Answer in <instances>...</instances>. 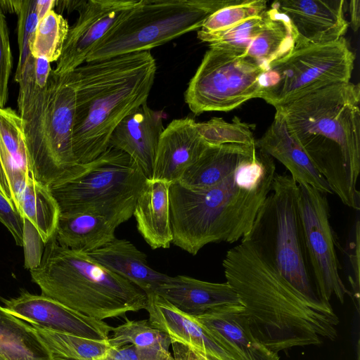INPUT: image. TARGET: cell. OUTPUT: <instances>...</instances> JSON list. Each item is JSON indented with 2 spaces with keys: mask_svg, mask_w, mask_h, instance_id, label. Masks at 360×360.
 Here are the masks:
<instances>
[{
  "mask_svg": "<svg viewBox=\"0 0 360 360\" xmlns=\"http://www.w3.org/2000/svg\"><path fill=\"white\" fill-rule=\"evenodd\" d=\"M255 146L236 143L209 145L183 174L179 182L193 190H204L221 183L256 152Z\"/></svg>",
  "mask_w": 360,
  "mask_h": 360,
  "instance_id": "obj_24",
  "label": "cell"
},
{
  "mask_svg": "<svg viewBox=\"0 0 360 360\" xmlns=\"http://www.w3.org/2000/svg\"><path fill=\"white\" fill-rule=\"evenodd\" d=\"M222 266L251 333L271 352L336 339L339 318L330 302L301 294L248 240L229 249Z\"/></svg>",
  "mask_w": 360,
  "mask_h": 360,
  "instance_id": "obj_1",
  "label": "cell"
},
{
  "mask_svg": "<svg viewBox=\"0 0 360 360\" xmlns=\"http://www.w3.org/2000/svg\"><path fill=\"white\" fill-rule=\"evenodd\" d=\"M20 211L37 229L44 244L55 236L60 212L50 186L30 176L20 198Z\"/></svg>",
  "mask_w": 360,
  "mask_h": 360,
  "instance_id": "obj_29",
  "label": "cell"
},
{
  "mask_svg": "<svg viewBox=\"0 0 360 360\" xmlns=\"http://www.w3.org/2000/svg\"><path fill=\"white\" fill-rule=\"evenodd\" d=\"M18 15L19 60L14 80L18 82L26 64L32 57L31 44L39 22L37 1L22 0Z\"/></svg>",
  "mask_w": 360,
  "mask_h": 360,
  "instance_id": "obj_35",
  "label": "cell"
},
{
  "mask_svg": "<svg viewBox=\"0 0 360 360\" xmlns=\"http://www.w3.org/2000/svg\"><path fill=\"white\" fill-rule=\"evenodd\" d=\"M18 107L34 178L50 187L61 184L79 164L72 148L75 91L69 74L52 69L46 82H20Z\"/></svg>",
  "mask_w": 360,
  "mask_h": 360,
  "instance_id": "obj_6",
  "label": "cell"
},
{
  "mask_svg": "<svg viewBox=\"0 0 360 360\" xmlns=\"http://www.w3.org/2000/svg\"><path fill=\"white\" fill-rule=\"evenodd\" d=\"M156 70L146 51L86 63L68 73L75 91L72 148L77 163L103 153L117 124L147 103Z\"/></svg>",
  "mask_w": 360,
  "mask_h": 360,
  "instance_id": "obj_4",
  "label": "cell"
},
{
  "mask_svg": "<svg viewBox=\"0 0 360 360\" xmlns=\"http://www.w3.org/2000/svg\"><path fill=\"white\" fill-rule=\"evenodd\" d=\"M196 122L190 117L173 120L161 134L151 180L177 182L208 147Z\"/></svg>",
  "mask_w": 360,
  "mask_h": 360,
  "instance_id": "obj_17",
  "label": "cell"
},
{
  "mask_svg": "<svg viewBox=\"0 0 360 360\" xmlns=\"http://www.w3.org/2000/svg\"><path fill=\"white\" fill-rule=\"evenodd\" d=\"M350 25L354 32L359 30L360 25V1L352 0L349 2Z\"/></svg>",
  "mask_w": 360,
  "mask_h": 360,
  "instance_id": "obj_41",
  "label": "cell"
},
{
  "mask_svg": "<svg viewBox=\"0 0 360 360\" xmlns=\"http://www.w3.org/2000/svg\"><path fill=\"white\" fill-rule=\"evenodd\" d=\"M13 67L8 29L4 13L0 11V107L8 98V80Z\"/></svg>",
  "mask_w": 360,
  "mask_h": 360,
  "instance_id": "obj_36",
  "label": "cell"
},
{
  "mask_svg": "<svg viewBox=\"0 0 360 360\" xmlns=\"http://www.w3.org/2000/svg\"><path fill=\"white\" fill-rule=\"evenodd\" d=\"M195 127L202 139L209 145L255 146L254 126L237 116L231 122L225 121L221 117H213L206 122H196Z\"/></svg>",
  "mask_w": 360,
  "mask_h": 360,
  "instance_id": "obj_33",
  "label": "cell"
},
{
  "mask_svg": "<svg viewBox=\"0 0 360 360\" xmlns=\"http://www.w3.org/2000/svg\"><path fill=\"white\" fill-rule=\"evenodd\" d=\"M172 345L174 352V359L186 360L184 354V346L176 342L172 343Z\"/></svg>",
  "mask_w": 360,
  "mask_h": 360,
  "instance_id": "obj_44",
  "label": "cell"
},
{
  "mask_svg": "<svg viewBox=\"0 0 360 360\" xmlns=\"http://www.w3.org/2000/svg\"><path fill=\"white\" fill-rule=\"evenodd\" d=\"M139 2V0L84 1L70 27L62 53L53 69L64 75L83 65L91 51Z\"/></svg>",
  "mask_w": 360,
  "mask_h": 360,
  "instance_id": "obj_14",
  "label": "cell"
},
{
  "mask_svg": "<svg viewBox=\"0 0 360 360\" xmlns=\"http://www.w3.org/2000/svg\"><path fill=\"white\" fill-rule=\"evenodd\" d=\"M266 8L265 0H239L211 15L198 32L203 34L224 32L248 18L262 14Z\"/></svg>",
  "mask_w": 360,
  "mask_h": 360,
  "instance_id": "obj_34",
  "label": "cell"
},
{
  "mask_svg": "<svg viewBox=\"0 0 360 360\" xmlns=\"http://www.w3.org/2000/svg\"><path fill=\"white\" fill-rule=\"evenodd\" d=\"M171 184L147 179L133 215L137 229L152 249L168 248L172 241L169 189Z\"/></svg>",
  "mask_w": 360,
  "mask_h": 360,
  "instance_id": "obj_23",
  "label": "cell"
},
{
  "mask_svg": "<svg viewBox=\"0 0 360 360\" xmlns=\"http://www.w3.org/2000/svg\"><path fill=\"white\" fill-rule=\"evenodd\" d=\"M243 311L242 304H229L212 309L193 317L198 323L232 343L245 360H279L278 354L269 350L255 338Z\"/></svg>",
  "mask_w": 360,
  "mask_h": 360,
  "instance_id": "obj_25",
  "label": "cell"
},
{
  "mask_svg": "<svg viewBox=\"0 0 360 360\" xmlns=\"http://www.w3.org/2000/svg\"><path fill=\"white\" fill-rule=\"evenodd\" d=\"M108 339L112 348L133 345L140 348L158 349L169 352L172 342L169 336L154 327L148 320H127L113 328Z\"/></svg>",
  "mask_w": 360,
  "mask_h": 360,
  "instance_id": "obj_32",
  "label": "cell"
},
{
  "mask_svg": "<svg viewBox=\"0 0 360 360\" xmlns=\"http://www.w3.org/2000/svg\"><path fill=\"white\" fill-rule=\"evenodd\" d=\"M298 193V184L290 174L276 173L271 191L243 239L250 242L301 294L321 300L316 292L305 248Z\"/></svg>",
  "mask_w": 360,
  "mask_h": 360,
  "instance_id": "obj_8",
  "label": "cell"
},
{
  "mask_svg": "<svg viewBox=\"0 0 360 360\" xmlns=\"http://www.w3.org/2000/svg\"><path fill=\"white\" fill-rule=\"evenodd\" d=\"M0 360H5V359L0 356Z\"/></svg>",
  "mask_w": 360,
  "mask_h": 360,
  "instance_id": "obj_46",
  "label": "cell"
},
{
  "mask_svg": "<svg viewBox=\"0 0 360 360\" xmlns=\"http://www.w3.org/2000/svg\"><path fill=\"white\" fill-rule=\"evenodd\" d=\"M69 25L62 15L53 10L48 12L37 24L31 44V54L44 58L50 63L60 58L69 30Z\"/></svg>",
  "mask_w": 360,
  "mask_h": 360,
  "instance_id": "obj_31",
  "label": "cell"
},
{
  "mask_svg": "<svg viewBox=\"0 0 360 360\" xmlns=\"http://www.w3.org/2000/svg\"><path fill=\"white\" fill-rule=\"evenodd\" d=\"M344 0H281L274 5L285 15L296 34L295 48L335 41L344 37L349 23Z\"/></svg>",
  "mask_w": 360,
  "mask_h": 360,
  "instance_id": "obj_16",
  "label": "cell"
},
{
  "mask_svg": "<svg viewBox=\"0 0 360 360\" xmlns=\"http://www.w3.org/2000/svg\"><path fill=\"white\" fill-rule=\"evenodd\" d=\"M266 71L249 57L210 46L184 92L191 112L230 111L259 98Z\"/></svg>",
  "mask_w": 360,
  "mask_h": 360,
  "instance_id": "obj_11",
  "label": "cell"
},
{
  "mask_svg": "<svg viewBox=\"0 0 360 360\" xmlns=\"http://www.w3.org/2000/svg\"><path fill=\"white\" fill-rule=\"evenodd\" d=\"M45 245L38 231L27 219L24 218L23 243L24 266L29 270L37 267L41 260L43 247Z\"/></svg>",
  "mask_w": 360,
  "mask_h": 360,
  "instance_id": "obj_38",
  "label": "cell"
},
{
  "mask_svg": "<svg viewBox=\"0 0 360 360\" xmlns=\"http://www.w3.org/2000/svg\"><path fill=\"white\" fill-rule=\"evenodd\" d=\"M0 356L5 360H53L32 326L1 305Z\"/></svg>",
  "mask_w": 360,
  "mask_h": 360,
  "instance_id": "obj_28",
  "label": "cell"
},
{
  "mask_svg": "<svg viewBox=\"0 0 360 360\" xmlns=\"http://www.w3.org/2000/svg\"><path fill=\"white\" fill-rule=\"evenodd\" d=\"M239 0H139L89 54L86 63L150 51L198 30L214 13Z\"/></svg>",
  "mask_w": 360,
  "mask_h": 360,
  "instance_id": "obj_9",
  "label": "cell"
},
{
  "mask_svg": "<svg viewBox=\"0 0 360 360\" xmlns=\"http://www.w3.org/2000/svg\"><path fill=\"white\" fill-rule=\"evenodd\" d=\"M146 180L127 153L108 146L94 160L78 164L65 181L50 189L61 214L89 213L117 228L133 215Z\"/></svg>",
  "mask_w": 360,
  "mask_h": 360,
  "instance_id": "obj_7",
  "label": "cell"
},
{
  "mask_svg": "<svg viewBox=\"0 0 360 360\" xmlns=\"http://www.w3.org/2000/svg\"><path fill=\"white\" fill-rule=\"evenodd\" d=\"M4 309L18 319L59 333L93 340H108L113 327L43 295L22 290L19 296L1 298Z\"/></svg>",
  "mask_w": 360,
  "mask_h": 360,
  "instance_id": "obj_15",
  "label": "cell"
},
{
  "mask_svg": "<svg viewBox=\"0 0 360 360\" xmlns=\"http://www.w3.org/2000/svg\"><path fill=\"white\" fill-rule=\"evenodd\" d=\"M269 20L251 42L245 55L266 71L295 48L296 34L288 17L271 5Z\"/></svg>",
  "mask_w": 360,
  "mask_h": 360,
  "instance_id": "obj_27",
  "label": "cell"
},
{
  "mask_svg": "<svg viewBox=\"0 0 360 360\" xmlns=\"http://www.w3.org/2000/svg\"><path fill=\"white\" fill-rule=\"evenodd\" d=\"M149 322L172 343L186 346L200 360H245L240 352L217 332L185 314L154 292L147 294Z\"/></svg>",
  "mask_w": 360,
  "mask_h": 360,
  "instance_id": "obj_13",
  "label": "cell"
},
{
  "mask_svg": "<svg viewBox=\"0 0 360 360\" xmlns=\"http://www.w3.org/2000/svg\"><path fill=\"white\" fill-rule=\"evenodd\" d=\"M298 187L300 218L316 294L323 301L330 302L334 296L343 304L351 292L340 275L337 241L326 194L309 185L298 184Z\"/></svg>",
  "mask_w": 360,
  "mask_h": 360,
  "instance_id": "obj_12",
  "label": "cell"
},
{
  "mask_svg": "<svg viewBox=\"0 0 360 360\" xmlns=\"http://www.w3.org/2000/svg\"><path fill=\"white\" fill-rule=\"evenodd\" d=\"M0 223L11 233L16 245L22 247L24 218L1 192Z\"/></svg>",
  "mask_w": 360,
  "mask_h": 360,
  "instance_id": "obj_39",
  "label": "cell"
},
{
  "mask_svg": "<svg viewBox=\"0 0 360 360\" xmlns=\"http://www.w3.org/2000/svg\"><path fill=\"white\" fill-rule=\"evenodd\" d=\"M255 146L281 162L297 184L309 185L326 195L333 193L327 181L290 136L278 114L275 113L270 126L259 139L255 140Z\"/></svg>",
  "mask_w": 360,
  "mask_h": 360,
  "instance_id": "obj_20",
  "label": "cell"
},
{
  "mask_svg": "<svg viewBox=\"0 0 360 360\" xmlns=\"http://www.w3.org/2000/svg\"><path fill=\"white\" fill-rule=\"evenodd\" d=\"M57 1H37V10L39 17V20H41L48 12L53 10L56 6Z\"/></svg>",
  "mask_w": 360,
  "mask_h": 360,
  "instance_id": "obj_43",
  "label": "cell"
},
{
  "mask_svg": "<svg viewBox=\"0 0 360 360\" xmlns=\"http://www.w3.org/2000/svg\"><path fill=\"white\" fill-rule=\"evenodd\" d=\"M360 86H323L274 106L333 193L359 210Z\"/></svg>",
  "mask_w": 360,
  "mask_h": 360,
  "instance_id": "obj_2",
  "label": "cell"
},
{
  "mask_svg": "<svg viewBox=\"0 0 360 360\" xmlns=\"http://www.w3.org/2000/svg\"><path fill=\"white\" fill-rule=\"evenodd\" d=\"M354 61L345 37L295 48L264 72L259 98L274 107L323 86L349 82Z\"/></svg>",
  "mask_w": 360,
  "mask_h": 360,
  "instance_id": "obj_10",
  "label": "cell"
},
{
  "mask_svg": "<svg viewBox=\"0 0 360 360\" xmlns=\"http://www.w3.org/2000/svg\"><path fill=\"white\" fill-rule=\"evenodd\" d=\"M115 229L106 219L95 214H60L55 237L63 247L88 253L114 240Z\"/></svg>",
  "mask_w": 360,
  "mask_h": 360,
  "instance_id": "obj_26",
  "label": "cell"
},
{
  "mask_svg": "<svg viewBox=\"0 0 360 360\" xmlns=\"http://www.w3.org/2000/svg\"><path fill=\"white\" fill-rule=\"evenodd\" d=\"M108 270L131 281L146 294L155 290L169 278L152 269L145 253L130 241L115 238L92 252L85 253Z\"/></svg>",
  "mask_w": 360,
  "mask_h": 360,
  "instance_id": "obj_22",
  "label": "cell"
},
{
  "mask_svg": "<svg viewBox=\"0 0 360 360\" xmlns=\"http://www.w3.org/2000/svg\"><path fill=\"white\" fill-rule=\"evenodd\" d=\"M30 325L53 360H99L112 348L108 340H93Z\"/></svg>",
  "mask_w": 360,
  "mask_h": 360,
  "instance_id": "obj_30",
  "label": "cell"
},
{
  "mask_svg": "<svg viewBox=\"0 0 360 360\" xmlns=\"http://www.w3.org/2000/svg\"><path fill=\"white\" fill-rule=\"evenodd\" d=\"M162 112L147 103L125 117L115 127L109 146L127 153L151 180L159 140L164 130Z\"/></svg>",
  "mask_w": 360,
  "mask_h": 360,
  "instance_id": "obj_18",
  "label": "cell"
},
{
  "mask_svg": "<svg viewBox=\"0 0 360 360\" xmlns=\"http://www.w3.org/2000/svg\"><path fill=\"white\" fill-rule=\"evenodd\" d=\"M22 0H0V11L4 13L18 14Z\"/></svg>",
  "mask_w": 360,
  "mask_h": 360,
  "instance_id": "obj_42",
  "label": "cell"
},
{
  "mask_svg": "<svg viewBox=\"0 0 360 360\" xmlns=\"http://www.w3.org/2000/svg\"><path fill=\"white\" fill-rule=\"evenodd\" d=\"M185 356L186 360H200L198 357L189 349L185 350Z\"/></svg>",
  "mask_w": 360,
  "mask_h": 360,
  "instance_id": "obj_45",
  "label": "cell"
},
{
  "mask_svg": "<svg viewBox=\"0 0 360 360\" xmlns=\"http://www.w3.org/2000/svg\"><path fill=\"white\" fill-rule=\"evenodd\" d=\"M31 176L22 119L11 108L0 107V192L20 214V198Z\"/></svg>",
  "mask_w": 360,
  "mask_h": 360,
  "instance_id": "obj_19",
  "label": "cell"
},
{
  "mask_svg": "<svg viewBox=\"0 0 360 360\" xmlns=\"http://www.w3.org/2000/svg\"><path fill=\"white\" fill-rule=\"evenodd\" d=\"M41 295L82 314L103 321L145 309L147 294L108 270L85 253L58 244H45L39 265L30 270Z\"/></svg>",
  "mask_w": 360,
  "mask_h": 360,
  "instance_id": "obj_5",
  "label": "cell"
},
{
  "mask_svg": "<svg viewBox=\"0 0 360 360\" xmlns=\"http://www.w3.org/2000/svg\"><path fill=\"white\" fill-rule=\"evenodd\" d=\"M154 292L192 316L218 307L241 304L227 282L212 283L186 276H169Z\"/></svg>",
  "mask_w": 360,
  "mask_h": 360,
  "instance_id": "obj_21",
  "label": "cell"
},
{
  "mask_svg": "<svg viewBox=\"0 0 360 360\" xmlns=\"http://www.w3.org/2000/svg\"><path fill=\"white\" fill-rule=\"evenodd\" d=\"M99 360H174L169 352L158 349L140 348L126 345L111 348L107 355Z\"/></svg>",
  "mask_w": 360,
  "mask_h": 360,
  "instance_id": "obj_37",
  "label": "cell"
},
{
  "mask_svg": "<svg viewBox=\"0 0 360 360\" xmlns=\"http://www.w3.org/2000/svg\"><path fill=\"white\" fill-rule=\"evenodd\" d=\"M276 173L273 158L257 148L251 158L214 186L193 191L179 182L172 184V243L195 255L210 243L241 240L270 193Z\"/></svg>",
  "mask_w": 360,
  "mask_h": 360,
  "instance_id": "obj_3",
  "label": "cell"
},
{
  "mask_svg": "<svg viewBox=\"0 0 360 360\" xmlns=\"http://www.w3.org/2000/svg\"><path fill=\"white\" fill-rule=\"evenodd\" d=\"M351 240L347 244V257L349 264V271L352 274L349 276L352 289L354 298L356 299L359 304V220L357 219Z\"/></svg>",
  "mask_w": 360,
  "mask_h": 360,
  "instance_id": "obj_40",
  "label": "cell"
}]
</instances>
